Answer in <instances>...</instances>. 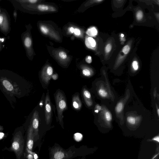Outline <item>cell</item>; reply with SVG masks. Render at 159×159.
I'll use <instances>...</instances> for the list:
<instances>
[{"label": "cell", "instance_id": "obj_1", "mask_svg": "<svg viewBox=\"0 0 159 159\" xmlns=\"http://www.w3.org/2000/svg\"><path fill=\"white\" fill-rule=\"evenodd\" d=\"M57 116L60 124L63 128V111L67 108V105L65 97L63 94L60 91H58L55 96Z\"/></svg>", "mask_w": 159, "mask_h": 159}, {"label": "cell", "instance_id": "obj_2", "mask_svg": "<svg viewBox=\"0 0 159 159\" xmlns=\"http://www.w3.org/2000/svg\"><path fill=\"white\" fill-rule=\"evenodd\" d=\"M24 146V140L22 135L21 133L18 132L14 136L11 147L18 159H20L23 154Z\"/></svg>", "mask_w": 159, "mask_h": 159}, {"label": "cell", "instance_id": "obj_3", "mask_svg": "<svg viewBox=\"0 0 159 159\" xmlns=\"http://www.w3.org/2000/svg\"><path fill=\"white\" fill-rule=\"evenodd\" d=\"M75 152L71 150H65L59 147H55L51 149L50 159H69Z\"/></svg>", "mask_w": 159, "mask_h": 159}, {"label": "cell", "instance_id": "obj_4", "mask_svg": "<svg viewBox=\"0 0 159 159\" xmlns=\"http://www.w3.org/2000/svg\"><path fill=\"white\" fill-rule=\"evenodd\" d=\"M10 28L9 20L7 13L2 11L0 13V30L7 35L10 32Z\"/></svg>", "mask_w": 159, "mask_h": 159}, {"label": "cell", "instance_id": "obj_5", "mask_svg": "<svg viewBox=\"0 0 159 159\" xmlns=\"http://www.w3.org/2000/svg\"><path fill=\"white\" fill-rule=\"evenodd\" d=\"M45 118L47 125L49 124L52 119V110L50 98L48 92L45 101Z\"/></svg>", "mask_w": 159, "mask_h": 159}, {"label": "cell", "instance_id": "obj_6", "mask_svg": "<svg viewBox=\"0 0 159 159\" xmlns=\"http://www.w3.org/2000/svg\"><path fill=\"white\" fill-rule=\"evenodd\" d=\"M34 135L32 126L30 125L28 131L26 141V150L32 151L34 142Z\"/></svg>", "mask_w": 159, "mask_h": 159}, {"label": "cell", "instance_id": "obj_7", "mask_svg": "<svg viewBox=\"0 0 159 159\" xmlns=\"http://www.w3.org/2000/svg\"><path fill=\"white\" fill-rule=\"evenodd\" d=\"M31 125L33 129L34 135V141L35 142L39 139V115L38 112L37 111H35L34 113Z\"/></svg>", "mask_w": 159, "mask_h": 159}, {"label": "cell", "instance_id": "obj_8", "mask_svg": "<svg viewBox=\"0 0 159 159\" xmlns=\"http://www.w3.org/2000/svg\"><path fill=\"white\" fill-rule=\"evenodd\" d=\"M53 72V70L52 67L48 66L43 70L41 75V77L42 81L46 84L49 82Z\"/></svg>", "mask_w": 159, "mask_h": 159}, {"label": "cell", "instance_id": "obj_9", "mask_svg": "<svg viewBox=\"0 0 159 159\" xmlns=\"http://www.w3.org/2000/svg\"><path fill=\"white\" fill-rule=\"evenodd\" d=\"M22 39L24 45L28 52L31 47L32 41L30 37L27 35V34H22Z\"/></svg>", "mask_w": 159, "mask_h": 159}, {"label": "cell", "instance_id": "obj_10", "mask_svg": "<svg viewBox=\"0 0 159 159\" xmlns=\"http://www.w3.org/2000/svg\"><path fill=\"white\" fill-rule=\"evenodd\" d=\"M72 105L74 108L77 110H80L82 107V103L79 95H74L72 99Z\"/></svg>", "mask_w": 159, "mask_h": 159}, {"label": "cell", "instance_id": "obj_11", "mask_svg": "<svg viewBox=\"0 0 159 159\" xmlns=\"http://www.w3.org/2000/svg\"><path fill=\"white\" fill-rule=\"evenodd\" d=\"M85 102L88 106H90L92 103L91 100V95L90 93L85 89H84L82 91Z\"/></svg>", "mask_w": 159, "mask_h": 159}, {"label": "cell", "instance_id": "obj_12", "mask_svg": "<svg viewBox=\"0 0 159 159\" xmlns=\"http://www.w3.org/2000/svg\"><path fill=\"white\" fill-rule=\"evenodd\" d=\"M85 44L88 48L93 49L95 47L96 43L93 38L91 37H88L85 39Z\"/></svg>", "mask_w": 159, "mask_h": 159}, {"label": "cell", "instance_id": "obj_13", "mask_svg": "<svg viewBox=\"0 0 159 159\" xmlns=\"http://www.w3.org/2000/svg\"><path fill=\"white\" fill-rule=\"evenodd\" d=\"M38 9L41 11H45L48 10L55 11V10L53 7H51L45 5H39L38 6Z\"/></svg>", "mask_w": 159, "mask_h": 159}, {"label": "cell", "instance_id": "obj_14", "mask_svg": "<svg viewBox=\"0 0 159 159\" xmlns=\"http://www.w3.org/2000/svg\"><path fill=\"white\" fill-rule=\"evenodd\" d=\"M86 33L89 36L94 37L97 35L98 31L95 27H92L87 30Z\"/></svg>", "mask_w": 159, "mask_h": 159}, {"label": "cell", "instance_id": "obj_15", "mask_svg": "<svg viewBox=\"0 0 159 159\" xmlns=\"http://www.w3.org/2000/svg\"><path fill=\"white\" fill-rule=\"evenodd\" d=\"M2 84L4 86L7 90L11 91L13 90V86L7 80H3L2 82Z\"/></svg>", "mask_w": 159, "mask_h": 159}, {"label": "cell", "instance_id": "obj_16", "mask_svg": "<svg viewBox=\"0 0 159 159\" xmlns=\"http://www.w3.org/2000/svg\"><path fill=\"white\" fill-rule=\"evenodd\" d=\"M82 72L83 75L86 77H89L91 75L92 72L91 70L88 68L83 69Z\"/></svg>", "mask_w": 159, "mask_h": 159}, {"label": "cell", "instance_id": "obj_17", "mask_svg": "<svg viewBox=\"0 0 159 159\" xmlns=\"http://www.w3.org/2000/svg\"><path fill=\"white\" fill-rule=\"evenodd\" d=\"M98 93L99 95L102 98H106L108 95L107 91L104 89L101 88L99 89Z\"/></svg>", "mask_w": 159, "mask_h": 159}, {"label": "cell", "instance_id": "obj_18", "mask_svg": "<svg viewBox=\"0 0 159 159\" xmlns=\"http://www.w3.org/2000/svg\"><path fill=\"white\" fill-rule=\"evenodd\" d=\"M105 119L107 121H111L112 119V116L111 113L109 111H106L105 114Z\"/></svg>", "mask_w": 159, "mask_h": 159}, {"label": "cell", "instance_id": "obj_19", "mask_svg": "<svg viewBox=\"0 0 159 159\" xmlns=\"http://www.w3.org/2000/svg\"><path fill=\"white\" fill-rule=\"evenodd\" d=\"M127 122L130 124L134 125L136 123L135 118L133 116H128L127 117Z\"/></svg>", "mask_w": 159, "mask_h": 159}, {"label": "cell", "instance_id": "obj_20", "mask_svg": "<svg viewBox=\"0 0 159 159\" xmlns=\"http://www.w3.org/2000/svg\"><path fill=\"white\" fill-rule=\"evenodd\" d=\"M17 2L21 3H36L38 0H16Z\"/></svg>", "mask_w": 159, "mask_h": 159}, {"label": "cell", "instance_id": "obj_21", "mask_svg": "<svg viewBox=\"0 0 159 159\" xmlns=\"http://www.w3.org/2000/svg\"><path fill=\"white\" fill-rule=\"evenodd\" d=\"M123 105L122 102H120L118 103L116 107V111L118 112H120L123 108Z\"/></svg>", "mask_w": 159, "mask_h": 159}, {"label": "cell", "instance_id": "obj_22", "mask_svg": "<svg viewBox=\"0 0 159 159\" xmlns=\"http://www.w3.org/2000/svg\"><path fill=\"white\" fill-rule=\"evenodd\" d=\"M143 16V13L141 11H139L137 12L136 17L137 20H140L142 18Z\"/></svg>", "mask_w": 159, "mask_h": 159}, {"label": "cell", "instance_id": "obj_23", "mask_svg": "<svg viewBox=\"0 0 159 159\" xmlns=\"http://www.w3.org/2000/svg\"><path fill=\"white\" fill-rule=\"evenodd\" d=\"M74 138L77 141H80L82 138V135L80 133H76L74 134Z\"/></svg>", "mask_w": 159, "mask_h": 159}, {"label": "cell", "instance_id": "obj_24", "mask_svg": "<svg viewBox=\"0 0 159 159\" xmlns=\"http://www.w3.org/2000/svg\"><path fill=\"white\" fill-rule=\"evenodd\" d=\"M40 28L41 31L45 34H47L49 31L48 28L44 26H41Z\"/></svg>", "mask_w": 159, "mask_h": 159}, {"label": "cell", "instance_id": "obj_25", "mask_svg": "<svg viewBox=\"0 0 159 159\" xmlns=\"http://www.w3.org/2000/svg\"><path fill=\"white\" fill-rule=\"evenodd\" d=\"M130 48L129 45L125 46L122 49V52L125 54H127L129 52Z\"/></svg>", "mask_w": 159, "mask_h": 159}, {"label": "cell", "instance_id": "obj_26", "mask_svg": "<svg viewBox=\"0 0 159 159\" xmlns=\"http://www.w3.org/2000/svg\"><path fill=\"white\" fill-rule=\"evenodd\" d=\"M132 66L134 70H137L139 68V66L137 61H134L132 63Z\"/></svg>", "mask_w": 159, "mask_h": 159}, {"label": "cell", "instance_id": "obj_27", "mask_svg": "<svg viewBox=\"0 0 159 159\" xmlns=\"http://www.w3.org/2000/svg\"><path fill=\"white\" fill-rule=\"evenodd\" d=\"M112 48L111 45V44L109 43L105 47V51L106 53L109 52L111 50Z\"/></svg>", "mask_w": 159, "mask_h": 159}, {"label": "cell", "instance_id": "obj_28", "mask_svg": "<svg viewBox=\"0 0 159 159\" xmlns=\"http://www.w3.org/2000/svg\"><path fill=\"white\" fill-rule=\"evenodd\" d=\"M59 55L60 57L62 59H65L67 57L66 54L63 51L60 52L59 53Z\"/></svg>", "mask_w": 159, "mask_h": 159}, {"label": "cell", "instance_id": "obj_29", "mask_svg": "<svg viewBox=\"0 0 159 159\" xmlns=\"http://www.w3.org/2000/svg\"><path fill=\"white\" fill-rule=\"evenodd\" d=\"M85 61L87 63H90L92 61V59L91 57L90 56L87 57L85 58Z\"/></svg>", "mask_w": 159, "mask_h": 159}, {"label": "cell", "instance_id": "obj_30", "mask_svg": "<svg viewBox=\"0 0 159 159\" xmlns=\"http://www.w3.org/2000/svg\"><path fill=\"white\" fill-rule=\"evenodd\" d=\"M74 33L75 35H79L80 34V30L77 28L74 29Z\"/></svg>", "mask_w": 159, "mask_h": 159}, {"label": "cell", "instance_id": "obj_31", "mask_svg": "<svg viewBox=\"0 0 159 159\" xmlns=\"http://www.w3.org/2000/svg\"><path fill=\"white\" fill-rule=\"evenodd\" d=\"M13 16L14 17V18L15 20V22L16 21L17 17V11L16 10H15L13 11Z\"/></svg>", "mask_w": 159, "mask_h": 159}, {"label": "cell", "instance_id": "obj_32", "mask_svg": "<svg viewBox=\"0 0 159 159\" xmlns=\"http://www.w3.org/2000/svg\"><path fill=\"white\" fill-rule=\"evenodd\" d=\"M52 78L53 79L56 80L58 78V75L57 74H55L52 76Z\"/></svg>", "mask_w": 159, "mask_h": 159}, {"label": "cell", "instance_id": "obj_33", "mask_svg": "<svg viewBox=\"0 0 159 159\" xmlns=\"http://www.w3.org/2000/svg\"><path fill=\"white\" fill-rule=\"evenodd\" d=\"M152 140H156V141H157V142H159V136H156V137L152 139Z\"/></svg>", "mask_w": 159, "mask_h": 159}, {"label": "cell", "instance_id": "obj_34", "mask_svg": "<svg viewBox=\"0 0 159 159\" xmlns=\"http://www.w3.org/2000/svg\"><path fill=\"white\" fill-rule=\"evenodd\" d=\"M96 108L97 109L98 111H100L101 110V107L99 106V105H97L96 106Z\"/></svg>", "mask_w": 159, "mask_h": 159}, {"label": "cell", "instance_id": "obj_35", "mask_svg": "<svg viewBox=\"0 0 159 159\" xmlns=\"http://www.w3.org/2000/svg\"><path fill=\"white\" fill-rule=\"evenodd\" d=\"M4 134L3 133L0 132V139H2L4 137Z\"/></svg>", "mask_w": 159, "mask_h": 159}, {"label": "cell", "instance_id": "obj_36", "mask_svg": "<svg viewBox=\"0 0 159 159\" xmlns=\"http://www.w3.org/2000/svg\"><path fill=\"white\" fill-rule=\"evenodd\" d=\"M74 29L73 27H71L70 28V31L72 33H73L74 32Z\"/></svg>", "mask_w": 159, "mask_h": 159}, {"label": "cell", "instance_id": "obj_37", "mask_svg": "<svg viewBox=\"0 0 159 159\" xmlns=\"http://www.w3.org/2000/svg\"><path fill=\"white\" fill-rule=\"evenodd\" d=\"M2 42L1 39H0V51L1 50L2 47Z\"/></svg>", "mask_w": 159, "mask_h": 159}, {"label": "cell", "instance_id": "obj_38", "mask_svg": "<svg viewBox=\"0 0 159 159\" xmlns=\"http://www.w3.org/2000/svg\"><path fill=\"white\" fill-rule=\"evenodd\" d=\"M39 105L40 106V107H42L43 106V102L42 101H41V102L40 103Z\"/></svg>", "mask_w": 159, "mask_h": 159}, {"label": "cell", "instance_id": "obj_39", "mask_svg": "<svg viewBox=\"0 0 159 159\" xmlns=\"http://www.w3.org/2000/svg\"><path fill=\"white\" fill-rule=\"evenodd\" d=\"M157 112L158 115V116H159V109L158 108L157 109Z\"/></svg>", "mask_w": 159, "mask_h": 159}, {"label": "cell", "instance_id": "obj_40", "mask_svg": "<svg viewBox=\"0 0 159 159\" xmlns=\"http://www.w3.org/2000/svg\"><path fill=\"white\" fill-rule=\"evenodd\" d=\"M95 111L96 112L98 113V110H95Z\"/></svg>", "mask_w": 159, "mask_h": 159}, {"label": "cell", "instance_id": "obj_41", "mask_svg": "<svg viewBox=\"0 0 159 159\" xmlns=\"http://www.w3.org/2000/svg\"><path fill=\"white\" fill-rule=\"evenodd\" d=\"M121 36L122 37H124V34H121Z\"/></svg>", "mask_w": 159, "mask_h": 159}, {"label": "cell", "instance_id": "obj_42", "mask_svg": "<svg viewBox=\"0 0 159 159\" xmlns=\"http://www.w3.org/2000/svg\"></svg>", "mask_w": 159, "mask_h": 159}, {"label": "cell", "instance_id": "obj_43", "mask_svg": "<svg viewBox=\"0 0 159 159\" xmlns=\"http://www.w3.org/2000/svg\"><path fill=\"white\" fill-rule=\"evenodd\" d=\"M34 159H35L34 158Z\"/></svg>", "mask_w": 159, "mask_h": 159}]
</instances>
